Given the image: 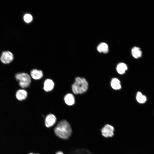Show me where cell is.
Wrapping results in <instances>:
<instances>
[{"mask_svg":"<svg viewBox=\"0 0 154 154\" xmlns=\"http://www.w3.org/2000/svg\"><path fill=\"white\" fill-rule=\"evenodd\" d=\"M54 131L57 136L64 139L68 138L72 133L70 124L65 120H61L58 123L54 128Z\"/></svg>","mask_w":154,"mask_h":154,"instance_id":"cell-1","label":"cell"},{"mask_svg":"<svg viewBox=\"0 0 154 154\" xmlns=\"http://www.w3.org/2000/svg\"><path fill=\"white\" fill-rule=\"evenodd\" d=\"M88 88V84L86 80L79 77H76L72 86V92L75 94L84 93L87 91Z\"/></svg>","mask_w":154,"mask_h":154,"instance_id":"cell-2","label":"cell"},{"mask_svg":"<svg viewBox=\"0 0 154 154\" xmlns=\"http://www.w3.org/2000/svg\"><path fill=\"white\" fill-rule=\"evenodd\" d=\"M16 80L19 82V86L22 88H26L29 87L31 82L30 76L26 73H19L15 76Z\"/></svg>","mask_w":154,"mask_h":154,"instance_id":"cell-3","label":"cell"},{"mask_svg":"<svg viewBox=\"0 0 154 154\" xmlns=\"http://www.w3.org/2000/svg\"><path fill=\"white\" fill-rule=\"evenodd\" d=\"M114 127L109 124L105 125L101 129L102 135L105 138L112 137L114 135Z\"/></svg>","mask_w":154,"mask_h":154,"instance_id":"cell-4","label":"cell"},{"mask_svg":"<svg viewBox=\"0 0 154 154\" xmlns=\"http://www.w3.org/2000/svg\"><path fill=\"white\" fill-rule=\"evenodd\" d=\"M14 58L12 52L9 51H5L2 53L0 60L3 64H9L13 61Z\"/></svg>","mask_w":154,"mask_h":154,"instance_id":"cell-5","label":"cell"},{"mask_svg":"<svg viewBox=\"0 0 154 154\" xmlns=\"http://www.w3.org/2000/svg\"><path fill=\"white\" fill-rule=\"evenodd\" d=\"M56 121V116L53 114H49L46 117L45 120V125L47 127H50L55 124Z\"/></svg>","mask_w":154,"mask_h":154,"instance_id":"cell-6","label":"cell"},{"mask_svg":"<svg viewBox=\"0 0 154 154\" xmlns=\"http://www.w3.org/2000/svg\"><path fill=\"white\" fill-rule=\"evenodd\" d=\"M27 91L23 89H20L17 90L15 96L17 99L19 101L25 100L27 97Z\"/></svg>","mask_w":154,"mask_h":154,"instance_id":"cell-7","label":"cell"},{"mask_svg":"<svg viewBox=\"0 0 154 154\" xmlns=\"http://www.w3.org/2000/svg\"><path fill=\"white\" fill-rule=\"evenodd\" d=\"M54 87V83L51 79H47L45 80L44 83V89L46 92L52 90Z\"/></svg>","mask_w":154,"mask_h":154,"instance_id":"cell-8","label":"cell"},{"mask_svg":"<svg viewBox=\"0 0 154 154\" xmlns=\"http://www.w3.org/2000/svg\"><path fill=\"white\" fill-rule=\"evenodd\" d=\"M30 74L33 79L36 80L41 79L43 75V72L41 70L36 69L32 70Z\"/></svg>","mask_w":154,"mask_h":154,"instance_id":"cell-9","label":"cell"},{"mask_svg":"<svg viewBox=\"0 0 154 154\" xmlns=\"http://www.w3.org/2000/svg\"><path fill=\"white\" fill-rule=\"evenodd\" d=\"M64 100L66 104L69 106L73 105L75 103V98L72 94L68 93L64 97Z\"/></svg>","mask_w":154,"mask_h":154,"instance_id":"cell-10","label":"cell"},{"mask_svg":"<svg viewBox=\"0 0 154 154\" xmlns=\"http://www.w3.org/2000/svg\"><path fill=\"white\" fill-rule=\"evenodd\" d=\"M133 56L135 58H138L142 56V52L141 49L139 47L134 46L131 50Z\"/></svg>","mask_w":154,"mask_h":154,"instance_id":"cell-11","label":"cell"},{"mask_svg":"<svg viewBox=\"0 0 154 154\" xmlns=\"http://www.w3.org/2000/svg\"><path fill=\"white\" fill-rule=\"evenodd\" d=\"M112 87L114 90H119L121 88V85L120 80L117 78H113L111 82Z\"/></svg>","mask_w":154,"mask_h":154,"instance_id":"cell-12","label":"cell"},{"mask_svg":"<svg viewBox=\"0 0 154 154\" xmlns=\"http://www.w3.org/2000/svg\"><path fill=\"white\" fill-rule=\"evenodd\" d=\"M97 50L100 52L107 53L109 51L108 46L106 43L105 42H102L98 46Z\"/></svg>","mask_w":154,"mask_h":154,"instance_id":"cell-13","label":"cell"},{"mask_svg":"<svg viewBox=\"0 0 154 154\" xmlns=\"http://www.w3.org/2000/svg\"><path fill=\"white\" fill-rule=\"evenodd\" d=\"M127 69V66L123 63H120L118 64L116 68L117 72L120 74H123L125 73Z\"/></svg>","mask_w":154,"mask_h":154,"instance_id":"cell-14","label":"cell"},{"mask_svg":"<svg viewBox=\"0 0 154 154\" xmlns=\"http://www.w3.org/2000/svg\"><path fill=\"white\" fill-rule=\"evenodd\" d=\"M136 98L137 102L140 104L144 103L147 100V98L145 96L143 95L140 92H138L137 93Z\"/></svg>","mask_w":154,"mask_h":154,"instance_id":"cell-15","label":"cell"},{"mask_svg":"<svg viewBox=\"0 0 154 154\" xmlns=\"http://www.w3.org/2000/svg\"><path fill=\"white\" fill-rule=\"evenodd\" d=\"M23 19L26 23H29L32 21L33 17L30 14L27 13L24 15Z\"/></svg>","mask_w":154,"mask_h":154,"instance_id":"cell-16","label":"cell"},{"mask_svg":"<svg viewBox=\"0 0 154 154\" xmlns=\"http://www.w3.org/2000/svg\"><path fill=\"white\" fill-rule=\"evenodd\" d=\"M55 154H64L61 151H59L57 152Z\"/></svg>","mask_w":154,"mask_h":154,"instance_id":"cell-17","label":"cell"},{"mask_svg":"<svg viewBox=\"0 0 154 154\" xmlns=\"http://www.w3.org/2000/svg\"><path fill=\"white\" fill-rule=\"evenodd\" d=\"M30 154H33V153H31Z\"/></svg>","mask_w":154,"mask_h":154,"instance_id":"cell-18","label":"cell"}]
</instances>
